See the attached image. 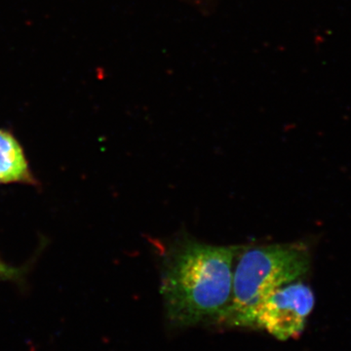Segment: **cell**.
I'll return each instance as SVG.
<instances>
[{"label": "cell", "mask_w": 351, "mask_h": 351, "mask_svg": "<svg viewBox=\"0 0 351 351\" xmlns=\"http://www.w3.org/2000/svg\"><path fill=\"white\" fill-rule=\"evenodd\" d=\"M241 246H219L186 239L164 258L160 293L175 326L221 322L232 301L233 263Z\"/></svg>", "instance_id": "cell-1"}, {"label": "cell", "mask_w": 351, "mask_h": 351, "mask_svg": "<svg viewBox=\"0 0 351 351\" xmlns=\"http://www.w3.org/2000/svg\"><path fill=\"white\" fill-rule=\"evenodd\" d=\"M311 258L304 245L270 244L249 248L233 270L232 301L221 322L256 328L258 308L276 289L308 271Z\"/></svg>", "instance_id": "cell-2"}, {"label": "cell", "mask_w": 351, "mask_h": 351, "mask_svg": "<svg viewBox=\"0 0 351 351\" xmlns=\"http://www.w3.org/2000/svg\"><path fill=\"white\" fill-rule=\"evenodd\" d=\"M314 306L311 289L302 282H291L276 289L258 308L256 328L286 341L299 336Z\"/></svg>", "instance_id": "cell-3"}, {"label": "cell", "mask_w": 351, "mask_h": 351, "mask_svg": "<svg viewBox=\"0 0 351 351\" xmlns=\"http://www.w3.org/2000/svg\"><path fill=\"white\" fill-rule=\"evenodd\" d=\"M10 184L39 186L19 140L10 131L0 129V184Z\"/></svg>", "instance_id": "cell-4"}, {"label": "cell", "mask_w": 351, "mask_h": 351, "mask_svg": "<svg viewBox=\"0 0 351 351\" xmlns=\"http://www.w3.org/2000/svg\"><path fill=\"white\" fill-rule=\"evenodd\" d=\"M27 271H29V267H13L4 262L0 258V281L4 282H13L16 284L24 283L25 276H27Z\"/></svg>", "instance_id": "cell-5"}]
</instances>
